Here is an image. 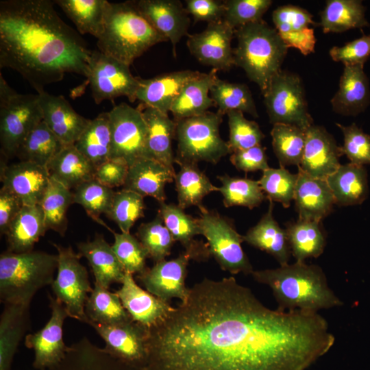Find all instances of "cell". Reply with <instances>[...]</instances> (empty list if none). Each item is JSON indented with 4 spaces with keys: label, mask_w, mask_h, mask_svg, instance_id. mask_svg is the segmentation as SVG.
<instances>
[{
    "label": "cell",
    "mask_w": 370,
    "mask_h": 370,
    "mask_svg": "<svg viewBox=\"0 0 370 370\" xmlns=\"http://www.w3.org/2000/svg\"><path fill=\"white\" fill-rule=\"evenodd\" d=\"M186 10L195 23L207 22L208 24L223 19L225 14L224 1L219 0H186Z\"/></svg>",
    "instance_id": "obj_59"
},
{
    "label": "cell",
    "mask_w": 370,
    "mask_h": 370,
    "mask_svg": "<svg viewBox=\"0 0 370 370\" xmlns=\"http://www.w3.org/2000/svg\"><path fill=\"white\" fill-rule=\"evenodd\" d=\"M343 132V145L341 147L351 163L370 164V135L365 133L355 123L349 126L336 124Z\"/></svg>",
    "instance_id": "obj_55"
},
{
    "label": "cell",
    "mask_w": 370,
    "mask_h": 370,
    "mask_svg": "<svg viewBox=\"0 0 370 370\" xmlns=\"http://www.w3.org/2000/svg\"><path fill=\"white\" fill-rule=\"evenodd\" d=\"M73 204V192L51 178L49 185L40 206L42 210L46 227L64 236L67 229L66 212Z\"/></svg>",
    "instance_id": "obj_45"
},
{
    "label": "cell",
    "mask_w": 370,
    "mask_h": 370,
    "mask_svg": "<svg viewBox=\"0 0 370 370\" xmlns=\"http://www.w3.org/2000/svg\"><path fill=\"white\" fill-rule=\"evenodd\" d=\"M57 250V275L51 284L52 291L66 310L69 317L88 324L85 306L93 288L82 257L71 246L53 243Z\"/></svg>",
    "instance_id": "obj_11"
},
{
    "label": "cell",
    "mask_w": 370,
    "mask_h": 370,
    "mask_svg": "<svg viewBox=\"0 0 370 370\" xmlns=\"http://www.w3.org/2000/svg\"><path fill=\"white\" fill-rule=\"evenodd\" d=\"M149 330L147 370H306L335 342L318 312L271 310L232 276L195 284Z\"/></svg>",
    "instance_id": "obj_1"
},
{
    "label": "cell",
    "mask_w": 370,
    "mask_h": 370,
    "mask_svg": "<svg viewBox=\"0 0 370 370\" xmlns=\"http://www.w3.org/2000/svg\"><path fill=\"white\" fill-rule=\"evenodd\" d=\"M223 114L208 111L204 114L175 121L176 162L197 164L204 161L217 164L232 151L220 136Z\"/></svg>",
    "instance_id": "obj_7"
},
{
    "label": "cell",
    "mask_w": 370,
    "mask_h": 370,
    "mask_svg": "<svg viewBox=\"0 0 370 370\" xmlns=\"http://www.w3.org/2000/svg\"><path fill=\"white\" fill-rule=\"evenodd\" d=\"M175 174L160 162L143 158L129 167L123 188L162 203L166 199L165 185L173 182Z\"/></svg>",
    "instance_id": "obj_29"
},
{
    "label": "cell",
    "mask_w": 370,
    "mask_h": 370,
    "mask_svg": "<svg viewBox=\"0 0 370 370\" xmlns=\"http://www.w3.org/2000/svg\"><path fill=\"white\" fill-rule=\"evenodd\" d=\"M329 54L335 62L345 65H364L370 57V36H363L342 47L334 46Z\"/></svg>",
    "instance_id": "obj_57"
},
{
    "label": "cell",
    "mask_w": 370,
    "mask_h": 370,
    "mask_svg": "<svg viewBox=\"0 0 370 370\" xmlns=\"http://www.w3.org/2000/svg\"><path fill=\"white\" fill-rule=\"evenodd\" d=\"M129 166L125 162L109 159L96 167L95 179L111 188L124 186Z\"/></svg>",
    "instance_id": "obj_60"
},
{
    "label": "cell",
    "mask_w": 370,
    "mask_h": 370,
    "mask_svg": "<svg viewBox=\"0 0 370 370\" xmlns=\"http://www.w3.org/2000/svg\"><path fill=\"white\" fill-rule=\"evenodd\" d=\"M140 12L152 27L173 47L176 57V45L188 34L190 19L185 8L179 0H138L134 1Z\"/></svg>",
    "instance_id": "obj_20"
},
{
    "label": "cell",
    "mask_w": 370,
    "mask_h": 370,
    "mask_svg": "<svg viewBox=\"0 0 370 370\" xmlns=\"http://www.w3.org/2000/svg\"><path fill=\"white\" fill-rule=\"evenodd\" d=\"M230 161L238 170L245 172H263L269 168L265 148L261 145L232 152Z\"/></svg>",
    "instance_id": "obj_58"
},
{
    "label": "cell",
    "mask_w": 370,
    "mask_h": 370,
    "mask_svg": "<svg viewBox=\"0 0 370 370\" xmlns=\"http://www.w3.org/2000/svg\"><path fill=\"white\" fill-rule=\"evenodd\" d=\"M47 169L51 178L71 190L95 179L96 167L73 145H65Z\"/></svg>",
    "instance_id": "obj_36"
},
{
    "label": "cell",
    "mask_w": 370,
    "mask_h": 370,
    "mask_svg": "<svg viewBox=\"0 0 370 370\" xmlns=\"http://www.w3.org/2000/svg\"><path fill=\"white\" fill-rule=\"evenodd\" d=\"M217 71L212 69L208 73L198 72L186 82L171 108L175 121L204 114L214 106L210 90Z\"/></svg>",
    "instance_id": "obj_31"
},
{
    "label": "cell",
    "mask_w": 370,
    "mask_h": 370,
    "mask_svg": "<svg viewBox=\"0 0 370 370\" xmlns=\"http://www.w3.org/2000/svg\"><path fill=\"white\" fill-rule=\"evenodd\" d=\"M73 194V204L82 206L90 217L107 227L99 217L110 210L115 194L112 188L92 179L78 186Z\"/></svg>",
    "instance_id": "obj_48"
},
{
    "label": "cell",
    "mask_w": 370,
    "mask_h": 370,
    "mask_svg": "<svg viewBox=\"0 0 370 370\" xmlns=\"http://www.w3.org/2000/svg\"><path fill=\"white\" fill-rule=\"evenodd\" d=\"M50 180L47 167L28 161L10 165L1 162L2 186L15 195L23 206L39 205Z\"/></svg>",
    "instance_id": "obj_19"
},
{
    "label": "cell",
    "mask_w": 370,
    "mask_h": 370,
    "mask_svg": "<svg viewBox=\"0 0 370 370\" xmlns=\"http://www.w3.org/2000/svg\"><path fill=\"white\" fill-rule=\"evenodd\" d=\"M180 169L174 175L178 206L182 208L202 205L203 199L214 191H218L209 178L197 166V164L176 162Z\"/></svg>",
    "instance_id": "obj_39"
},
{
    "label": "cell",
    "mask_w": 370,
    "mask_h": 370,
    "mask_svg": "<svg viewBox=\"0 0 370 370\" xmlns=\"http://www.w3.org/2000/svg\"><path fill=\"white\" fill-rule=\"evenodd\" d=\"M235 36L234 65L243 69L263 94L271 79L281 71L288 47L275 28L262 19L236 29Z\"/></svg>",
    "instance_id": "obj_5"
},
{
    "label": "cell",
    "mask_w": 370,
    "mask_h": 370,
    "mask_svg": "<svg viewBox=\"0 0 370 370\" xmlns=\"http://www.w3.org/2000/svg\"><path fill=\"white\" fill-rule=\"evenodd\" d=\"M273 152L281 167L299 166L302 160L306 130L295 125L277 123L271 131Z\"/></svg>",
    "instance_id": "obj_46"
},
{
    "label": "cell",
    "mask_w": 370,
    "mask_h": 370,
    "mask_svg": "<svg viewBox=\"0 0 370 370\" xmlns=\"http://www.w3.org/2000/svg\"><path fill=\"white\" fill-rule=\"evenodd\" d=\"M364 65H345L338 91L331 99L333 110L345 116H356L370 103V89Z\"/></svg>",
    "instance_id": "obj_27"
},
{
    "label": "cell",
    "mask_w": 370,
    "mask_h": 370,
    "mask_svg": "<svg viewBox=\"0 0 370 370\" xmlns=\"http://www.w3.org/2000/svg\"><path fill=\"white\" fill-rule=\"evenodd\" d=\"M138 108L147 125L146 157L160 162L175 173L172 140L175 136L176 121L168 114L143 103H140Z\"/></svg>",
    "instance_id": "obj_23"
},
{
    "label": "cell",
    "mask_w": 370,
    "mask_h": 370,
    "mask_svg": "<svg viewBox=\"0 0 370 370\" xmlns=\"http://www.w3.org/2000/svg\"><path fill=\"white\" fill-rule=\"evenodd\" d=\"M74 146L95 167L109 160L111 132L108 112L90 120Z\"/></svg>",
    "instance_id": "obj_38"
},
{
    "label": "cell",
    "mask_w": 370,
    "mask_h": 370,
    "mask_svg": "<svg viewBox=\"0 0 370 370\" xmlns=\"http://www.w3.org/2000/svg\"><path fill=\"white\" fill-rule=\"evenodd\" d=\"M273 201L257 224L243 236V241L272 256L280 266L288 264L291 256L286 229H282L273 215Z\"/></svg>",
    "instance_id": "obj_30"
},
{
    "label": "cell",
    "mask_w": 370,
    "mask_h": 370,
    "mask_svg": "<svg viewBox=\"0 0 370 370\" xmlns=\"http://www.w3.org/2000/svg\"><path fill=\"white\" fill-rule=\"evenodd\" d=\"M73 21L79 32L97 39L101 34L109 1L106 0L53 1Z\"/></svg>",
    "instance_id": "obj_41"
},
{
    "label": "cell",
    "mask_w": 370,
    "mask_h": 370,
    "mask_svg": "<svg viewBox=\"0 0 370 370\" xmlns=\"http://www.w3.org/2000/svg\"><path fill=\"white\" fill-rule=\"evenodd\" d=\"M50 0L0 1V68L18 72L38 93L67 73L86 77L92 51Z\"/></svg>",
    "instance_id": "obj_2"
},
{
    "label": "cell",
    "mask_w": 370,
    "mask_h": 370,
    "mask_svg": "<svg viewBox=\"0 0 370 370\" xmlns=\"http://www.w3.org/2000/svg\"><path fill=\"white\" fill-rule=\"evenodd\" d=\"M57 268V255L34 250L3 251L0 255L1 302L30 305L38 290L52 284Z\"/></svg>",
    "instance_id": "obj_6"
},
{
    "label": "cell",
    "mask_w": 370,
    "mask_h": 370,
    "mask_svg": "<svg viewBox=\"0 0 370 370\" xmlns=\"http://www.w3.org/2000/svg\"><path fill=\"white\" fill-rule=\"evenodd\" d=\"M341 147L322 126L312 125L306 130V143L302 160L298 166L314 178L325 180L341 166Z\"/></svg>",
    "instance_id": "obj_18"
},
{
    "label": "cell",
    "mask_w": 370,
    "mask_h": 370,
    "mask_svg": "<svg viewBox=\"0 0 370 370\" xmlns=\"http://www.w3.org/2000/svg\"><path fill=\"white\" fill-rule=\"evenodd\" d=\"M48 297L51 311L49 320L41 330L25 337V346L34 350L33 367L37 370H47L57 366L70 347L63 338L64 322L69 317L66 310L49 293Z\"/></svg>",
    "instance_id": "obj_15"
},
{
    "label": "cell",
    "mask_w": 370,
    "mask_h": 370,
    "mask_svg": "<svg viewBox=\"0 0 370 370\" xmlns=\"http://www.w3.org/2000/svg\"><path fill=\"white\" fill-rule=\"evenodd\" d=\"M272 20L279 34L297 32L314 24L312 15L307 10L291 5L276 8L272 14Z\"/></svg>",
    "instance_id": "obj_56"
},
{
    "label": "cell",
    "mask_w": 370,
    "mask_h": 370,
    "mask_svg": "<svg viewBox=\"0 0 370 370\" xmlns=\"http://www.w3.org/2000/svg\"><path fill=\"white\" fill-rule=\"evenodd\" d=\"M22 201L4 187L0 190V232L5 235L10 225L23 207Z\"/></svg>",
    "instance_id": "obj_61"
},
{
    "label": "cell",
    "mask_w": 370,
    "mask_h": 370,
    "mask_svg": "<svg viewBox=\"0 0 370 370\" xmlns=\"http://www.w3.org/2000/svg\"><path fill=\"white\" fill-rule=\"evenodd\" d=\"M365 8L358 0H329L321 13L320 25L324 33H341L369 26Z\"/></svg>",
    "instance_id": "obj_40"
},
{
    "label": "cell",
    "mask_w": 370,
    "mask_h": 370,
    "mask_svg": "<svg viewBox=\"0 0 370 370\" xmlns=\"http://www.w3.org/2000/svg\"><path fill=\"white\" fill-rule=\"evenodd\" d=\"M105 342L103 350L134 367L147 370L149 330L132 319L119 324H89Z\"/></svg>",
    "instance_id": "obj_14"
},
{
    "label": "cell",
    "mask_w": 370,
    "mask_h": 370,
    "mask_svg": "<svg viewBox=\"0 0 370 370\" xmlns=\"http://www.w3.org/2000/svg\"><path fill=\"white\" fill-rule=\"evenodd\" d=\"M85 313L88 325H114L132 319L118 295L96 283L86 303Z\"/></svg>",
    "instance_id": "obj_42"
},
{
    "label": "cell",
    "mask_w": 370,
    "mask_h": 370,
    "mask_svg": "<svg viewBox=\"0 0 370 370\" xmlns=\"http://www.w3.org/2000/svg\"><path fill=\"white\" fill-rule=\"evenodd\" d=\"M320 223L298 219L286 225L291 255L296 261L305 262L307 258H316L323 253L326 238Z\"/></svg>",
    "instance_id": "obj_37"
},
{
    "label": "cell",
    "mask_w": 370,
    "mask_h": 370,
    "mask_svg": "<svg viewBox=\"0 0 370 370\" xmlns=\"http://www.w3.org/2000/svg\"><path fill=\"white\" fill-rule=\"evenodd\" d=\"M269 121L306 130L314 125L309 113L301 78L296 74L279 71L262 94Z\"/></svg>",
    "instance_id": "obj_10"
},
{
    "label": "cell",
    "mask_w": 370,
    "mask_h": 370,
    "mask_svg": "<svg viewBox=\"0 0 370 370\" xmlns=\"http://www.w3.org/2000/svg\"><path fill=\"white\" fill-rule=\"evenodd\" d=\"M168 41L140 12L134 1L109 2L98 50L129 66L153 45Z\"/></svg>",
    "instance_id": "obj_4"
},
{
    "label": "cell",
    "mask_w": 370,
    "mask_h": 370,
    "mask_svg": "<svg viewBox=\"0 0 370 370\" xmlns=\"http://www.w3.org/2000/svg\"><path fill=\"white\" fill-rule=\"evenodd\" d=\"M217 177L221 183L218 191L222 195L226 208L238 206L253 209L267 199L258 181L227 175Z\"/></svg>",
    "instance_id": "obj_47"
},
{
    "label": "cell",
    "mask_w": 370,
    "mask_h": 370,
    "mask_svg": "<svg viewBox=\"0 0 370 370\" xmlns=\"http://www.w3.org/2000/svg\"><path fill=\"white\" fill-rule=\"evenodd\" d=\"M47 230L40 206H24L5 234L7 250L18 254L31 251Z\"/></svg>",
    "instance_id": "obj_34"
},
{
    "label": "cell",
    "mask_w": 370,
    "mask_h": 370,
    "mask_svg": "<svg viewBox=\"0 0 370 370\" xmlns=\"http://www.w3.org/2000/svg\"><path fill=\"white\" fill-rule=\"evenodd\" d=\"M158 213L175 241L179 242L192 260L206 261L210 256L208 245L195 237L201 235L197 219L185 213L173 204L160 203Z\"/></svg>",
    "instance_id": "obj_26"
},
{
    "label": "cell",
    "mask_w": 370,
    "mask_h": 370,
    "mask_svg": "<svg viewBox=\"0 0 370 370\" xmlns=\"http://www.w3.org/2000/svg\"><path fill=\"white\" fill-rule=\"evenodd\" d=\"M294 199L299 219L321 222L335 204L326 180L310 177L298 168Z\"/></svg>",
    "instance_id": "obj_25"
},
{
    "label": "cell",
    "mask_w": 370,
    "mask_h": 370,
    "mask_svg": "<svg viewBox=\"0 0 370 370\" xmlns=\"http://www.w3.org/2000/svg\"><path fill=\"white\" fill-rule=\"evenodd\" d=\"M297 177V173H292L285 167H269L262 172L258 182L269 201L280 202L288 208L294 199Z\"/></svg>",
    "instance_id": "obj_50"
},
{
    "label": "cell",
    "mask_w": 370,
    "mask_h": 370,
    "mask_svg": "<svg viewBox=\"0 0 370 370\" xmlns=\"http://www.w3.org/2000/svg\"><path fill=\"white\" fill-rule=\"evenodd\" d=\"M77 249L79 255L88 261L95 283L106 288L114 283H122L125 271L102 234H97L92 241L78 243Z\"/></svg>",
    "instance_id": "obj_28"
},
{
    "label": "cell",
    "mask_w": 370,
    "mask_h": 370,
    "mask_svg": "<svg viewBox=\"0 0 370 370\" xmlns=\"http://www.w3.org/2000/svg\"><path fill=\"white\" fill-rule=\"evenodd\" d=\"M29 306L4 304L0 317V370H11L17 347L29 327Z\"/></svg>",
    "instance_id": "obj_33"
},
{
    "label": "cell",
    "mask_w": 370,
    "mask_h": 370,
    "mask_svg": "<svg viewBox=\"0 0 370 370\" xmlns=\"http://www.w3.org/2000/svg\"><path fill=\"white\" fill-rule=\"evenodd\" d=\"M115 293L131 319L149 330L164 321L174 308L140 288L129 273Z\"/></svg>",
    "instance_id": "obj_22"
},
{
    "label": "cell",
    "mask_w": 370,
    "mask_h": 370,
    "mask_svg": "<svg viewBox=\"0 0 370 370\" xmlns=\"http://www.w3.org/2000/svg\"><path fill=\"white\" fill-rule=\"evenodd\" d=\"M279 34L288 48L297 49L304 56L314 51L316 38L312 28L308 27L301 31L287 32Z\"/></svg>",
    "instance_id": "obj_62"
},
{
    "label": "cell",
    "mask_w": 370,
    "mask_h": 370,
    "mask_svg": "<svg viewBox=\"0 0 370 370\" xmlns=\"http://www.w3.org/2000/svg\"><path fill=\"white\" fill-rule=\"evenodd\" d=\"M42 121L38 94H18L0 73V144L7 158L16 156L29 134Z\"/></svg>",
    "instance_id": "obj_8"
},
{
    "label": "cell",
    "mask_w": 370,
    "mask_h": 370,
    "mask_svg": "<svg viewBox=\"0 0 370 370\" xmlns=\"http://www.w3.org/2000/svg\"><path fill=\"white\" fill-rule=\"evenodd\" d=\"M42 121L65 145H73L89 124L62 95H53L45 90L37 93Z\"/></svg>",
    "instance_id": "obj_21"
},
{
    "label": "cell",
    "mask_w": 370,
    "mask_h": 370,
    "mask_svg": "<svg viewBox=\"0 0 370 370\" xmlns=\"http://www.w3.org/2000/svg\"><path fill=\"white\" fill-rule=\"evenodd\" d=\"M86 77L97 104L122 96L135 101L138 77L132 75L129 65L99 50L91 52Z\"/></svg>",
    "instance_id": "obj_13"
},
{
    "label": "cell",
    "mask_w": 370,
    "mask_h": 370,
    "mask_svg": "<svg viewBox=\"0 0 370 370\" xmlns=\"http://www.w3.org/2000/svg\"><path fill=\"white\" fill-rule=\"evenodd\" d=\"M64 146L42 121L24 140L16 156L21 161H28L47 167Z\"/></svg>",
    "instance_id": "obj_43"
},
{
    "label": "cell",
    "mask_w": 370,
    "mask_h": 370,
    "mask_svg": "<svg viewBox=\"0 0 370 370\" xmlns=\"http://www.w3.org/2000/svg\"><path fill=\"white\" fill-rule=\"evenodd\" d=\"M198 72L188 69L165 73L149 79L138 77L135 100L168 114L183 86Z\"/></svg>",
    "instance_id": "obj_24"
},
{
    "label": "cell",
    "mask_w": 370,
    "mask_h": 370,
    "mask_svg": "<svg viewBox=\"0 0 370 370\" xmlns=\"http://www.w3.org/2000/svg\"><path fill=\"white\" fill-rule=\"evenodd\" d=\"M114 241L112 249L125 273L132 275L140 274L147 268V258L149 254L137 237L129 233H116L110 230Z\"/></svg>",
    "instance_id": "obj_52"
},
{
    "label": "cell",
    "mask_w": 370,
    "mask_h": 370,
    "mask_svg": "<svg viewBox=\"0 0 370 370\" xmlns=\"http://www.w3.org/2000/svg\"><path fill=\"white\" fill-rule=\"evenodd\" d=\"M251 275L271 288L277 309L281 311L318 312L343 304L319 265L295 261L275 269L254 271Z\"/></svg>",
    "instance_id": "obj_3"
},
{
    "label": "cell",
    "mask_w": 370,
    "mask_h": 370,
    "mask_svg": "<svg viewBox=\"0 0 370 370\" xmlns=\"http://www.w3.org/2000/svg\"><path fill=\"white\" fill-rule=\"evenodd\" d=\"M271 0H225L223 20L234 29L262 19Z\"/></svg>",
    "instance_id": "obj_54"
},
{
    "label": "cell",
    "mask_w": 370,
    "mask_h": 370,
    "mask_svg": "<svg viewBox=\"0 0 370 370\" xmlns=\"http://www.w3.org/2000/svg\"><path fill=\"white\" fill-rule=\"evenodd\" d=\"M210 95L217 111L223 115L238 110L258 116L252 94L245 84L232 83L217 76L211 86Z\"/></svg>",
    "instance_id": "obj_44"
},
{
    "label": "cell",
    "mask_w": 370,
    "mask_h": 370,
    "mask_svg": "<svg viewBox=\"0 0 370 370\" xmlns=\"http://www.w3.org/2000/svg\"><path fill=\"white\" fill-rule=\"evenodd\" d=\"M235 29L223 19L208 24L204 30L188 36L187 47L201 64L217 71H228L234 65L232 40Z\"/></svg>",
    "instance_id": "obj_16"
},
{
    "label": "cell",
    "mask_w": 370,
    "mask_h": 370,
    "mask_svg": "<svg viewBox=\"0 0 370 370\" xmlns=\"http://www.w3.org/2000/svg\"><path fill=\"white\" fill-rule=\"evenodd\" d=\"M108 114L111 132L110 159L122 160L130 167L147 158V125L140 110L121 103Z\"/></svg>",
    "instance_id": "obj_12"
},
{
    "label": "cell",
    "mask_w": 370,
    "mask_h": 370,
    "mask_svg": "<svg viewBox=\"0 0 370 370\" xmlns=\"http://www.w3.org/2000/svg\"><path fill=\"white\" fill-rule=\"evenodd\" d=\"M226 114L230 133L227 143L232 153L260 145L264 134L256 122L247 119L241 111L232 110Z\"/></svg>",
    "instance_id": "obj_53"
},
{
    "label": "cell",
    "mask_w": 370,
    "mask_h": 370,
    "mask_svg": "<svg viewBox=\"0 0 370 370\" xmlns=\"http://www.w3.org/2000/svg\"><path fill=\"white\" fill-rule=\"evenodd\" d=\"M190 260L184 251L174 259L155 263L136 278L146 291L158 299L169 303L173 298H178L185 302L190 293L185 283Z\"/></svg>",
    "instance_id": "obj_17"
},
{
    "label": "cell",
    "mask_w": 370,
    "mask_h": 370,
    "mask_svg": "<svg viewBox=\"0 0 370 370\" xmlns=\"http://www.w3.org/2000/svg\"><path fill=\"white\" fill-rule=\"evenodd\" d=\"M199 209V217L197 219L201 235L207 240L210 256L223 270L231 274L251 275L253 267L241 246L243 237L238 233L233 223L204 206Z\"/></svg>",
    "instance_id": "obj_9"
},
{
    "label": "cell",
    "mask_w": 370,
    "mask_h": 370,
    "mask_svg": "<svg viewBox=\"0 0 370 370\" xmlns=\"http://www.w3.org/2000/svg\"><path fill=\"white\" fill-rule=\"evenodd\" d=\"M47 370H147L130 366L112 357L87 337L70 346L63 360Z\"/></svg>",
    "instance_id": "obj_32"
},
{
    "label": "cell",
    "mask_w": 370,
    "mask_h": 370,
    "mask_svg": "<svg viewBox=\"0 0 370 370\" xmlns=\"http://www.w3.org/2000/svg\"><path fill=\"white\" fill-rule=\"evenodd\" d=\"M136 237L155 263L165 260L170 255L175 242L158 212L151 221L140 225Z\"/></svg>",
    "instance_id": "obj_49"
},
{
    "label": "cell",
    "mask_w": 370,
    "mask_h": 370,
    "mask_svg": "<svg viewBox=\"0 0 370 370\" xmlns=\"http://www.w3.org/2000/svg\"><path fill=\"white\" fill-rule=\"evenodd\" d=\"M326 181L334 202L341 206L361 204L369 193L367 173L364 166L354 163L341 165Z\"/></svg>",
    "instance_id": "obj_35"
},
{
    "label": "cell",
    "mask_w": 370,
    "mask_h": 370,
    "mask_svg": "<svg viewBox=\"0 0 370 370\" xmlns=\"http://www.w3.org/2000/svg\"><path fill=\"white\" fill-rule=\"evenodd\" d=\"M145 208L143 196L123 188L115 192L110 210L106 216L116 223L121 232L129 233L134 223L144 217Z\"/></svg>",
    "instance_id": "obj_51"
}]
</instances>
